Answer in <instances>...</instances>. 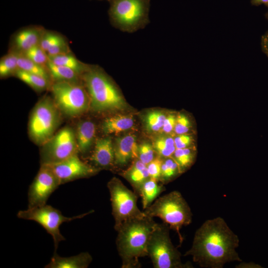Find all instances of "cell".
Masks as SVG:
<instances>
[{"instance_id": "1", "label": "cell", "mask_w": 268, "mask_h": 268, "mask_svg": "<svg viewBox=\"0 0 268 268\" xmlns=\"http://www.w3.org/2000/svg\"><path fill=\"white\" fill-rule=\"evenodd\" d=\"M239 242L224 219L217 217L206 220L196 230L184 256H191L201 268H223L227 263L242 261L236 251Z\"/></svg>"}, {"instance_id": "2", "label": "cell", "mask_w": 268, "mask_h": 268, "mask_svg": "<svg viewBox=\"0 0 268 268\" xmlns=\"http://www.w3.org/2000/svg\"><path fill=\"white\" fill-rule=\"evenodd\" d=\"M146 215L124 222L117 231V251L122 268H140L139 259L148 256L147 245L157 223Z\"/></svg>"}, {"instance_id": "3", "label": "cell", "mask_w": 268, "mask_h": 268, "mask_svg": "<svg viewBox=\"0 0 268 268\" xmlns=\"http://www.w3.org/2000/svg\"><path fill=\"white\" fill-rule=\"evenodd\" d=\"M81 79L89 95L92 110L102 112L125 107L126 102L120 90L99 66L89 65Z\"/></svg>"}, {"instance_id": "4", "label": "cell", "mask_w": 268, "mask_h": 268, "mask_svg": "<svg viewBox=\"0 0 268 268\" xmlns=\"http://www.w3.org/2000/svg\"><path fill=\"white\" fill-rule=\"evenodd\" d=\"M143 212L149 217L161 219L170 229L176 231L180 245L182 244L184 238L180 232L181 229L191 223L193 213L189 205L179 191H173L160 197Z\"/></svg>"}, {"instance_id": "5", "label": "cell", "mask_w": 268, "mask_h": 268, "mask_svg": "<svg viewBox=\"0 0 268 268\" xmlns=\"http://www.w3.org/2000/svg\"><path fill=\"white\" fill-rule=\"evenodd\" d=\"M150 0H110L108 10L111 24L125 32L144 28L150 22Z\"/></svg>"}, {"instance_id": "6", "label": "cell", "mask_w": 268, "mask_h": 268, "mask_svg": "<svg viewBox=\"0 0 268 268\" xmlns=\"http://www.w3.org/2000/svg\"><path fill=\"white\" fill-rule=\"evenodd\" d=\"M170 228L165 223H157L147 245V254L154 268H192L191 263H183L182 255L173 244Z\"/></svg>"}, {"instance_id": "7", "label": "cell", "mask_w": 268, "mask_h": 268, "mask_svg": "<svg viewBox=\"0 0 268 268\" xmlns=\"http://www.w3.org/2000/svg\"><path fill=\"white\" fill-rule=\"evenodd\" d=\"M60 111L53 99L45 96L35 105L28 123L30 138L42 145L54 135L61 122Z\"/></svg>"}, {"instance_id": "8", "label": "cell", "mask_w": 268, "mask_h": 268, "mask_svg": "<svg viewBox=\"0 0 268 268\" xmlns=\"http://www.w3.org/2000/svg\"><path fill=\"white\" fill-rule=\"evenodd\" d=\"M50 88L56 105L68 117L80 116L90 107L89 96L83 82L53 81Z\"/></svg>"}, {"instance_id": "9", "label": "cell", "mask_w": 268, "mask_h": 268, "mask_svg": "<svg viewBox=\"0 0 268 268\" xmlns=\"http://www.w3.org/2000/svg\"><path fill=\"white\" fill-rule=\"evenodd\" d=\"M110 195L114 228L117 231L125 222L145 215L137 205V194L114 177L107 184Z\"/></svg>"}, {"instance_id": "10", "label": "cell", "mask_w": 268, "mask_h": 268, "mask_svg": "<svg viewBox=\"0 0 268 268\" xmlns=\"http://www.w3.org/2000/svg\"><path fill=\"white\" fill-rule=\"evenodd\" d=\"M93 211L91 210L74 216L67 217L64 216L60 210L46 204L41 206L20 210L17 212V216L19 218L34 221L40 224L52 236L55 252H56L60 242L66 240L60 232L61 225L65 222L81 218Z\"/></svg>"}, {"instance_id": "11", "label": "cell", "mask_w": 268, "mask_h": 268, "mask_svg": "<svg viewBox=\"0 0 268 268\" xmlns=\"http://www.w3.org/2000/svg\"><path fill=\"white\" fill-rule=\"evenodd\" d=\"M42 146L41 165L61 162L78 151L75 132L70 127L61 129Z\"/></svg>"}, {"instance_id": "12", "label": "cell", "mask_w": 268, "mask_h": 268, "mask_svg": "<svg viewBox=\"0 0 268 268\" xmlns=\"http://www.w3.org/2000/svg\"><path fill=\"white\" fill-rule=\"evenodd\" d=\"M61 185L59 180L47 165L42 164L30 185L28 192V208L46 204L52 194Z\"/></svg>"}, {"instance_id": "13", "label": "cell", "mask_w": 268, "mask_h": 268, "mask_svg": "<svg viewBox=\"0 0 268 268\" xmlns=\"http://www.w3.org/2000/svg\"><path fill=\"white\" fill-rule=\"evenodd\" d=\"M46 165L51 168L61 185L90 177L95 174L99 170L98 168L82 161L77 153L61 162Z\"/></svg>"}, {"instance_id": "14", "label": "cell", "mask_w": 268, "mask_h": 268, "mask_svg": "<svg viewBox=\"0 0 268 268\" xmlns=\"http://www.w3.org/2000/svg\"><path fill=\"white\" fill-rule=\"evenodd\" d=\"M45 30L40 26H31L19 30L12 38L10 51L22 54L39 45Z\"/></svg>"}, {"instance_id": "15", "label": "cell", "mask_w": 268, "mask_h": 268, "mask_svg": "<svg viewBox=\"0 0 268 268\" xmlns=\"http://www.w3.org/2000/svg\"><path fill=\"white\" fill-rule=\"evenodd\" d=\"M114 165L123 166L138 157V147L134 135L129 134L117 138L114 147Z\"/></svg>"}, {"instance_id": "16", "label": "cell", "mask_w": 268, "mask_h": 268, "mask_svg": "<svg viewBox=\"0 0 268 268\" xmlns=\"http://www.w3.org/2000/svg\"><path fill=\"white\" fill-rule=\"evenodd\" d=\"M90 160L97 166L103 168L114 166V150L110 137L97 139Z\"/></svg>"}, {"instance_id": "17", "label": "cell", "mask_w": 268, "mask_h": 268, "mask_svg": "<svg viewBox=\"0 0 268 268\" xmlns=\"http://www.w3.org/2000/svg\"><path fill=\"white\" fill-rule=\"evenodd\" d=\"M92 261L91 255L88 252H82L74 256L61 257L55 252L45 268H87Z\"/></svg>"}, {"instance_id": "18", "label": "cell", "mask_w": 268, "mask_h": 268, "mask_svg": "<svg viewBox=\"0 0 268 268\" xmlns=\"http://www.w3.org/2000/svg\"><path fill=\"white\" fill-rule=\"evenodd\" d=\"M122 175L129 181L134 192L138 195L142 184L150 178L147 165L137 158Z\"/></svg>"}, {"instance_id": "19", "label": "cell", "mask_w": 268, "mask_h": 268, "mask_svg": "<svg viewBox=\"0 0 268 268\" xmlns=\"http://www.w3.org/2000/svg\"><path fill=\"white\" fill-rule=\"evenodd\" d=\"M95 126L90 121L80 122L76 126L75 138L78 151L85 154L90 148L95 135Z\"/></svg>"}, {"instance_id": "20", "label": "cell", "mask_w": 268, "mask_h": 268, "mask_svg": "<svg viewBox=\"0 0 268 268\" xmlns=\"http://www.w3.org/2000/svg\"><path fill=\"white\" fill-rule=\"evenodd\" d=\"M134 124L132 116L119 115L106 119L102 128L106 134H117L131 129Z\"/></svg>"}, {"instance_id": "21", "label": "cell", "mask_w": 268, "mask_h": 268, "mask_svg": "<svg viewBox=\"0 0 268 268\" xmlns=\"http://www.w3.org/2000/svg\"><path fill=\"white\" fill-rule=\"evenodd\" d=\"M158 181L149 178L141 186L138 196L142 199L143 210L149 206L159 195L165 190L163 184H159Z\"/></svg>"}, {"instance_id": "22", "label": "cell", "mask_w": 268, "mask_h": 268, "mask_svg": "<svg viewBox=\"0 0 268 268\" xmlns=\"http://www.w3.org/2000/svg\"><path fill=\"white\" fill-rule=\"evenodd\" d=\"M46 67L53 81L82 82L81 76L72 69L48 61Z\"/></svg>"}, {"instance_id": "23", "label": "cell", "mask_w": 268, "mask_h": 268, "mask_svg": "<svg viewBox=\"0 0 268 268\" xmlns=\"http://www.w3.org/2000/svg\"><path fill=\"white\" fill-rule=\"evenodd\" d=\"M49 60L53 63L67 67L73 70L81 76L87 69L89 65L79 61L71 52L53 56H49Z\"/></svg>"}, {"instance_id": "24", "label": "cell", "mask_w": 268, "mask_h": 268, "mask_svg": "<svg viewBox=\"0 0 268 268\" xmlns=\"http://www.w3.org/2000/svg\"><path fill=\"white\" fill-rule=\"evenodd\" d=\"M15 53L17 56L19 69L41 76L51 82L52 79L46 66L38 64L21 54Z\"/></svg>"}, {"instance_id": "25", "label": "cell", "mask_w": 268, "mask_h": 268, "mask_svg": "<svg viewBox=\"0 0 268 268\" xmlns=\"http://www.w3.org/2000/svg\"><path fill=\"white\" fill-rule=\"evenodd\" d=\"M14 75L35 91H42L50 86V81L39 75L18 69Z\"/></svg>"}, {"instance_id": "26", "label": "cell", "mask_w": 268, "mask_h": 268, "mask_svg": "<svg viewBox=\"0 0 268 268\" xmlns=\"http://www.w3.org/2000/svg\"><path fill=\"white\" fill-rule=\"evenodd\" d=\"M196 153L194 149L188 147L176 149L172 157L178 164L181 174L194 163Z\"/></svg>"}, {"instance_id": "27", "label": "cell", "mask_w": 268, "mask_h": 268, "mask_svg": "<svg viewBox=\"0 0 268 268\" xmlns=\"http://www.w3.org/2000/svg\"><path fill=\"white\" fill-rule=\"evenodd\" d=\"M19 69L17 54L11 51L1 58L0 76L1 78L14 75Z\"/></svg>"}, {"instance_id": "28", "label": "cell", "mask_w": 268, "mask_h": 268, "mask_svg": "<svg viewBox=\"0 0 268 268\" xmlns=\"http://www.w3.org/2000/svg\"><path fill=\"white\" fill-rule=\"evenodd\" d=\"M181 174L178 164L172 157L163 159L159 180L162 184L170 182Z\"/></svg>"}, {"instance_id": "29", "label": "cell", "mask_w": 268, "mask_h": 268, "mask_svg": "<svg viewBox=\"0 0 268 268\" xmlns=\"http://www.w3.org/2000/svg\"><path fill=\"white\" fill-rule=\"evenodd\" d=\"M153 148L161 157L164 158L172 157L176 149L174 138L169 136L158 137L154 142Z\"/></svg>"}, {"instance_id": "30", "label": "cell", "mask_w": 268, "mask_h": 268, "mask_svg": "<svg viewBox=\"0 0 268 268\" xmlns=\"http://www.w3.org/2000/svg\"><path fill=\"white\" fill-rule=\"evenodd\" d=\"M166 115L163 112L154 111L149 112L145 118V126L150 132L162 130Z\"/></svg>"}, {"instance_id": "31", "label": "cell", "mask_w": 268, "mask_h": 268, "mask_svg": "<svg viewBox=\"0 0 268 268\" xmlns=\"http://www.w3.org/2000/svg\"><path fill=\"white\" fill-rule=\"evenodd\" d=\"M31 61L42 66H46L49 56L40 45L36 46L21 54Z\"/></svg>"}, {"instance_id": "32", "label": "cell", "mask_w": 268, "mask_h": 268, "mask_svg": "<svg viewBox=\"0 0 268 268\" xmlns=\"http://www.w3.org/2000/svg\"><path fill=\"white\" fill-rule=\"evenodd\" d=\"M65 40L60 34L45 30L39 45L46 52L51 47Z\"/></svg>"}, {"instance_id": "33", "label": "cell", "mask_w": 268, "mask_h": 268, "mask_svg": "<svg viewBox=\"0 0 268 268\" xmlns=\"http://www.w3.org/2000/svg\"><path fill=\"white\" fill-rule=\"evenodd\" d=\"M138 159L147 165L155 158L153 147L148 143H143L138 147Z\"/></svg>"}, {"instance_id": "34", "label": "cell", "mask_w": 268, "mask_h": 268, "mask_svg": "<svg viewBox=\"0 0 268 268\" xmlns=\"http://www.w3.org/2000/svg\"><path fill=\"white\" fill-rule=\"evenodd\" d=\"M191 124L188 117L183 114L177 116L174 132L177 134H186L190 130Z\"/></svg>"}, {"instance_id": "35", "label": "cell", "mask_w": 268, "mask_h": 268, "mask_svg": "<svg viewBox=\"0 0 268 268\" xmlns=\"http://www.w3.org/2000/svg\"><path fill=\"white\" fill-rule=\"evenodd\" d=\"M162 161L161 158L156 157L146 165L150 178L159 180Z\"/></svg>"}, {"instance_id": "36", "label": "cell", "mask_w": 268, "mask_h": 268, "mask_svg": "<svg viewBox=\"0 0 268 268\" xmlns=\"http://www.w3.org/2000/svg\"><path fill=\"white\" fill-rule=\"evenodd\" d=\"M71 52L66 40L49 48L47 51L48 56H57Z\"/></svg>"}, {"instance_id": "37", "label": "cell", "mask_w": 268, "mask_h": 268, "mask_svg": "<svg viewBox=\"0 0 268 268\" xmlns=\"http://www.w3.org/2000/svg\"><path fill=\"white\" fill-rule=\"evenodd\" d=\"M176 149L190 147L193 142L192 137L188 134H178L174 138Z\"/></svg>"}, {"instance_id": "38", "label": "cell", "mask_w": 268, "mask_h": 268, "mask_svg": "<svg viewBox=\"0 0 268 268\" xmlns=\"http://www.w3.org/2000/svg\"><path fill=\"white\" fill-rule=\"evenodd\" d=\"M176 117L174 114H169L166 116L162 130L164 133L169 134L174 131Z\"/></svg>"}, {"instance_id": "39", "label": "cell", "mask_w": 268, "mask_h": 268, "mask_svg": "<svg viewBox=\"0 0 268 268\" xmlns=\"http://www.w3.org/2000/svg\"><path fill=\"white\" fill-rule=\"evenodd\" d=\"M261 46L262 52L268 58V30L261 37Z\"/></svg>"}, {"instance_id": "40", "label": "cell", "mask_w": 268, "mask_h": 268, "mask_svg": "<svg viewBox=\"0 0 268 268\" xmlns=\"http://www.w3.org/2000/svg\"><path fill=\"white\" fill-rule=\"evenodd\" d=\"M235 268H261L260 266L253 263V262H240L239 264L236 266Z\"/></svg>"}, {"instance_id": "41", "label": "cell", "mask_w": 268, "mask_h": 268, "mask_svg": "<svg viewBox=\"0 0 268 268\" xmlns=\"http://www.w3.org/2000/svg\"><path fill=\"white\" fill-rule=\"evenodd\" d=\"M268 2V0H251V3L253 5L259 6L262 4L266 5Z\"/></svg>"}, {"instance_id": "42", "label": "cell", "mask_w": 268, "mask_h": 268, "mask_svg": "<svg viewBox=\"0 0 268 268\" xmlns=\"http://www.w3.org/2000/svg\"><path fill=\"white\" fill-rule=\"evenodd\" d=\"M265 16H266V18L268 19V11L266 13Z\"/></svg>"}, {"instance_id": "43", "label": "cell", "mask_w": 268, "mask_h": 268, "mask_svg": "<svg viewBox=\"0 0 268 268\" xmlns=\"http://www.w3.org/2000/svg\"><path fill=\"white\" fill-rule=\"evenodd\" d=\"M265 5L268 8V2Z\"/></svg>"}, {"instance_id": "44", "label": "cell", "mask_w": 268, "mask_h": 268, "mask_svg": "<svg viewBox=\"0 0 268 268\" xmlns=\"http://www.w3.org/2000/svg\"><path fill=\"white\" fill-rule=\"evenodd\" d=\"M108 0L109 1L110 0Z\"/></svg>"}]
</instances>
